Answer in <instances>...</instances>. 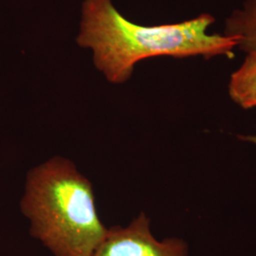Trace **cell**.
I'll return each instance as SVG.
<instances>
[{
	"mask_svg": "<svg viewBox=\"0 0 256 256\" xmlns=\"http://www.w3.org/2000/svg\"><path fill=\"white\" fill-rule=\"evenodd\" d=\"M238 138L242 142H250L256 146V135H239Z\"/></svg>",
	"mask_w": 256,
	"mask_h": 256,
	"instance_id": "8992f818",
	"label": "cell"
},
{
	"mask_svg": "<svg viewBox=\"0 0 256 256\" xmlns=\"http://www.w3.org/2000/svg\"><path fill=\"white\" fill-rule=\"evenodd\" d=\"M214 22L212 14L202 12L178 23L138 25L122 16L111 0H84L77 42L92 50L94 64L110 82L122 84L147 58H234L238 41L209 34Z\"/></svg>",
	"mask_w": 256,
	"mask_h": 256,
	"instance_id": "6da1fadb",
	"label": "cell"
},
{
	"mask_svg": "<svg viewBox=\"0 0 256 256\" xmlns=\"http://www.w3.org/2000/svg\"><path fill=\"white\" fill-rule=\"evenodd\" d=\"M223 36L238 41V48L246 54L256 52V0H244L225 19Z\"/></svg>",
	"mask_w": 256,
	"mask_h": 256,
	"instance_id": "277c9868",
	"label": "cell"
},
{
	"mask_svg": "<svg viewBox=\"0 0 256 256\" xmlns=\"http://www.w3.org/2000/svg\"><path fill=\"white\" fill-rule=\"evenodd\" d=\"M188 245L182 239L153 236L150 220L142 212L128 227L116 226L108 232L92 256H188Z\"/></svg>",
	"mask_w": 256,
	"mask_h": 256,
	"instance_id": "3957f363",
	"label": "cell"
},
{
	"mask_svg": "<svg viewBox=\"0 0 256 256\" xmlns=\"http://www.w3.org/2000/svg\"><path fill=\"white\" fill-rule=\"evenodd\" d=\"M228 93L239 108H256V52L247 54L242 64L230 74Z\"/></svg>",
	"mask_w": 256,
	"mask_h": 256,
	"instance_id": "5b68a950",
	"label": "cell"
},
{
	"mask_svg": "<svg viewBox=\"0 0 256 256\" xmlns=\"http://www.w3.org/2000/svg\"><path fill=\"white\" fill-rule=\"evenodd\" d=\"M30 234L54 256H92L104 238L90 182L60 156L32 169L21 202Z\"/></svg>",
	"mask_w": 256,
	"mask_h": 256,
	"instance_id": "7a4b0ae2",
	"label": "cell"
}]
</instances>
